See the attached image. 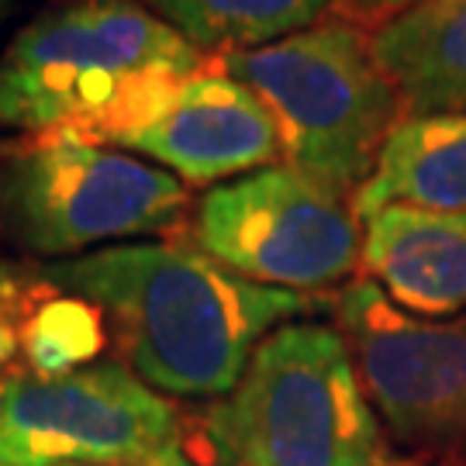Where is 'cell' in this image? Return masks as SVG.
Returning <instances> with one entry per match:
<instances>
[{"label":"cell","instance_id":"6da1fadb","mask_svg":"<svg viewBox=\"0 0 466 466\" xmlns=\"http://www.w3.org/2000/svg\"><path fill=\"white\" fill-rule=\"evenodd\" d=\"M38 280L111 318L135 377L177 398H225L267 335L315 311V298L242 280L180 242L107 246Z\"/></svg>","mask_w":466,"mask_h":466},{"label":"cell","instance_id":"7a4b0ae2","mask_svg":"<svg viewBox=\"0 0 466 466\" xmlns=\"http://www.w3.org/2000/svg\"><path fill=\"white\" fill-rule=\"evenodd\" d=\"M204 66V52L142 0H73L21 28L0 56V125L90 142L149 90Z\"/></svg>","mask_w":466,"mask_h":466},{"label":"cell","instance_id":"3957f363","mask_svg":"<svg viewBox=\"0 0 466 466\" xmlns=\"http://www.w3.org/2000/svg\"><path fill=\"white\" fill-rule=\"evenodd\" d=\"M200 432L232 466H400L346 339L318 321L267 335L242 380L204 411Z\"/></svg>","mask_w":466,"mask_h":466},{"label":"cell","instance_id":"277c9868","mask_svg":"<svg viewBox=\"0 0 466 466\" xmlns=\"http://www.w3.org/2000/svg\"><path fill=\"white\" fill-rule=\"evenodd\" d=\"M221 69L267 104L283 163L352 200L404 117L398 86L373 56V35L321 21L273 46L221 56Z\"/></svg>","mask_w":466,"mask_h":466},{"label":"cell","instance_id":"5b68a950","mask_svg":"<svg viewBox=\"0 0 466 466\" xmlns=\"http://www.w3.org/2000/svg\"><path fill=\"white\" fill-rule=\"evenodd\" d=\"M187 208V184L173 173L80 135H32L0 156V228L35 256L76 259L173 232Z\"/></svg>","mask_w":466,"mask_h":466},{"label":"cell","instance_id":"8992f818","mask_svg":"<svg viewBox=\"0 0 466 466\" xmlns=\"http://www.w3.org/2000/svg\"><path fill=\"white\" fill-rule=\"evenodd\" d=\"M194 242L242 280L315 294L350 283L363 256L352 204L277 163L211 187L194 211Z\"/></svg>","mask_w":466,"mask_h":466},{"label":"cell","instance_id":"52a82bcc","mask_svg":"<svg viewBox=\"0 0 466 466\" xmlns=\"http://www.w3.org/2000/svg\"><path fill=\"white\" fill-rule=\"evenodd\" d=\"M335 329L383 429L415 452L466 460V315H411L356 277L335 294Z\"/></svg>","mask_w":466,"mask_h":466},{"label":"cell","instance_id":"ba28073f","mask_svg":"<svg viewBox=\"0 0 466 466\" xmlns=\"http://www.w3.org/2000/svg\"><path fill=\"white\" fill-rule=\"evenodd\" d=\"M190 466L184 421L121 363L11 377L0 400V466Z\"/></svg>","mask_w":466,"mask_h":466},{"label":"cell","instance_id":"9c48e42d","mask_svg":"<svg viewBox=\"0 0 466 466\" xmlns=\"http://www.w3.org/2000/svg\"><path fill=\"white\" fill-rule=\"evenodd\" d=\"M90 142L146 156L180 184L208 187L283 163L267 104L225 69H200L149 90Z\"/></svg>","mask_w":466,"mask_h":466},{"label":"cell","instance_id":"30bf717a","mask_svg":"<svg viewBox=\"0 0 466 466\" xmlns=\"http://www.w3.org/2000/svg\"><path fill=\"white\" fill-rule=\"evenodd\" d=\"M360 267L411 315H466V215L390 204L363 221Z\"/></svg>","mask_w":466,"mask_h":466},{"label":"cell","instance_id":"8fae6325","mask_svg":"<svg viewBox=\"0 0 466 466\" xmlns=\"http://www.w3.org/2000/svg\"><path fill=\"white\" fill-rule=\"evenodd\" d=\"M350 204L360 221L390 204L466 215V111L400 117Z\"/></svg>","mask_w":466,"mask_h":466},{"label":"cell","instance_id":"7c38bea8","mask_svg":"<svg viewBox=\"0 0 466 466\" xmlns=\"http://www.w3.org/2000/svg\"><path fill=\"white\" fill-rule=\"evenodd\" d=\"M373 56L404 115L466 111V0H421L373 32Z\"/></svg>","mask_w":466,"mask_h":466},{"label":"cell","instance_id":"4fadbf2b","mask_svg":"<svg viewBox=\"0 0 466 466\" xmlns=\"http://www.w3.org/2000/svg\"><path fill=\"white\" fill-rule=\"evenodd\" d=\"M200 52H249L308 32L332 0H142Z\"/></svg>","mask_w":466,"mask_h":466},{"label":"cell","instance_id":"5bb4252c","mask_svg":"<svg viewBox=\"0 0 466 466\" xmlns=\"http://www.w3.org/2000/svg\"><path fill=\"white\" fill-rule=\"evenodd\" d=\"M100 311L94 304L69 294H56L32 318H25L21 350L32 363L35 377H63L84 370L104 346Z\"/></svg>","mask_w":466,"mask_h":466},{"label":"cell","instance_id":"9a60e30c","mask_svg":"<svg viewBox=\"0 0 466 466\" xmlns=\"http://www.w3.org/2000/svg\"><path fill=\"white\" fill-rule=\"evenodd\" d=\"M21 329H25V300L21 283L11 269L0 263V370L7 367L21 350Z\"/></svg>","mask_w":466,"mask_h":466},{"label":"cell","instance_id":"2e32d148","mask_svg":"<svg viewBox=\"0 0 466 466\" xmlns=\"http://www.w3.org/2000/svg\"><path fill=\"white\" fill-rule=\"evenodd\" d=\"M421 0H332V11L339 21H350L356 28H373L380 32L383 25H390L394 17L408 15L411 7H418Z\"/></svg>","mask_w":466,"mask_h":466},{"label":"cell","instance_id":"e0dca14e","mask_svg":"<svg viewBox=\"0 0 466 466\" xmlns=\"http://www.w3.org/2000/svg\"><path fill=\"white\" fill-rule=\"evenodd\" d=\"M73 466H125V463H73Z\"/></svg>","mask_w":466,"mask_h":466},{"label":"cell","instance_id":"ac0fdd59","mask_svg":"<svg viewBox=\"0 0 466 466\" xmlns=\"http://www.w3.org/2000/svg\"><path fill=\"white\" fill-rule=\"evenodd\" d=\"M4 7H7V0H0V17H4Z\"/></svg>","mask_w":466,"mask_h":466},{"label":"cell","instance_id":"d6986e66","mask_svg":"<svg viewBox=\"0 0 466 466\" xmlns=\"http://www.w3.org/2000/svg\"><path fill=\"white\" fill-rule=\"evenodd\" d=\"M0 400H4V383H0Z\"/></svg>","mask_w":466,"mask_h":466}]
</instances>
